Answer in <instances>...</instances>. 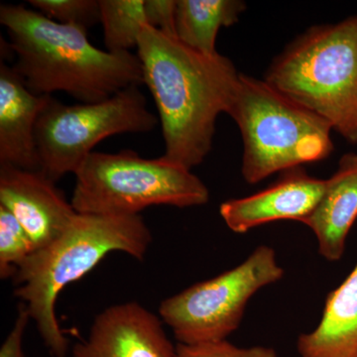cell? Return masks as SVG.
I'll list each match as a JSON object with an SVG mask.
<instances>
[{
    "label": "cell",
    "mask_w": 357,
    "mask_h": 357,
    "mask_svg": "<svg viewBox=\"0 0 357 357\" xmlns=\"http://www.w3.org/2000/svg\"><path fill=\"white\" fill-rule=\"evenodd\" d=\"M52 96L32 93L13 67L0 65V165L40 170L35 131Z\"/></svg>",
    "instance_id": "cell-12"
},
{
    "label": "cell",
    "mask_w": 357,
    "mask_h": 357,
    "mask_svg": "<svg viewBox=\"0 0 357 357\" xmlns=\"http://www.w3.org/2000/svg\"><path fill=\"white\" fill-rule=\"evenodd\" d=\"M139 86L93 103L67 105L52 96L35 131L40 171L57 183L76 173L93 148L109 136L154 130L159 119L148 109Z\"/></svg>",
    "instance_id": "cell-7"
},
{
    "label": "cell",
    "mask_w": 357,
    "mask_h": 357,
    "mask_svg": "<svg viewBox=\"0 0 357 357\" xmlns=\"http://www.w3.org/2000/svg\"><path fill=\"white\" fill-rule=\"evenodd\" d=\"M264 79L357 144V14L301 34Z\"/></svg>",
    "instance_id": "cell-4"
},
{
    "label": "cell",
    "mask_w": 357,
    "mask_h": 357,
    "mask_svg": "<svg viewBox=\"0 0 357 357\" xmlns=\"http://www.w3.org/2000/svg\"><path fill=\"white\" fill-rule=\"evenodd\" d=\"M151 243V231L139 215L77 213L62 236L20 265L13 277L15 296L25 305L52 356L66 357L69 351L55 311L63 289L115 251L142 260Z\"/></svg>",
    "instance_id": "cell-3"
},
{
    "label": "cell",
    "mask_w": 357,
    "mask_h": 357,
    "mask_svg": "<svg viewBox=\"0 0 357 357\" xmlns=\"http://www.w3.org/2000/svg\"><path fill=\"white\" fill-rule=\"evenodd\" d=\"M72 357H176L162 319L136 302L107 307L88 337L77 342Z\"/></svg>",
    "instance_id": "cell-10"
},
{
    "label": "cell",
    "mask_w": 357,
    "mask_h": 357,
    "mask_svg": "<svg viewBox=\"0 0 357 357\" xmlns=\"http://www.w3.org/2000/svg\"><path fill=\"white\" fill-rule=\"evenodd\" d=\"M137 56L158 110L161 157L192 170L210 154L218 117L229 112L241 74L225 56L204 55L149 25L141 32Z\"/></svg>",
    "instance_id": "cell-1"
},
{
    "label": "cell",
    "mask_w": 357,
    "mask_h": 357,
    "mask_svg": "<svg viewBox=\"0 0 357 357\" xmlns=\"http://www.w3.org/2000/svg\"><path fill=\"white\" fill-rule=\"evenodd\" d=\"M70 204L82 215H138L151 206H203L210 192L192 170L132 150L93 152L74 174Z\"/></svg>",
    "instance_id": "cell-6"
},
{
    "label": "cell",
    "mask_w": 357,
    "mask_h": 357,
    "mask_svg": "<svg viewBox=\"0 0 357 357\" xmlns=\"http://www.w3.org/2000/svg\"><path fill=\"white\" fill-rule=\"evenodd\" d=\"M176 357H278L271 347H253L243 349L227 340L198 344H178Z\"/></svg>",
    "instance_id": "cell-19"
},
{
    "label": "cell",
    "mask_w": 357,
    "mask_h": 357,
    "mask_svg": "<svg viewBox=\"0 0 357 357\" xmlns=\"http://www.w3.org/2000/svg\"><path fill=\"white\" fill-rule=\"evenodd\" d=\"M31 239L18 220L0 206V277L13 278L20 265L34 252Z\"/></svg>",
    "instance_id": "cell-17"
},
{
    "label": "cell",
    "mask_w": 357,
    "mask_h": 357,
    "mask_svg": "<svg viewBox=\"0 0 357 357\" xmlns=\"http://www.w3.org/2000/svg\"><path fill=\"white\" fill-rule=\"evenodd\" d=\"M30 319L25 305L20 303L13 328L0 347V357H26L23 351V337Z\"/></svg>",
    "instance_id": "cell-21"
},
{
    "label": "cell",
    "mask_w": 357,
    "mask_h": 357,
    "mask_svg": "<svg viewBox=\"0 0 357 357\" xmlns=\"http://www.w3.org/2000/svg\"><path fill=\"white\" fill-rule=\"evenodd\" d=\"M0 23L15 56L13 69L36 95L63 91L82 103H93L143 84L137 54L100 50L89 41L88 32L75 26L22 4H2Z\"/></svg>",
    "instance_id": "cell-2"
},
{
    "label": "cell",
    "mask_w": 357,
    "mask_h": 357,
    "mask_svg": "<svg viewBox=\"0 0 357 357\" xmlns=\"http://www.w3.org/2000/svg\"><path fill=\"white\" fill-rule=\"evenodd\" d=\"M284 274L276 251L258 246L238 266L164 300L160 319L172 328L178 344L225 340L241 325L248 301Z\"/></svg>",
    "instance_id": "cell-8"
},
{
    "label": "cell",
    "mask_w": 357,
    "mask_h": 357,
    "mask_svg": "<svg viewBox=\"0 0 357 357\" xmlns=\"http://www.w3.org/2000/svg\"><path fill=\"white\" fill-rule=\"evenodd\" d=\"M326 178L312 177L303 167L282 172L276 182L262 191L229 199L220 206V217L236 234L277 222H302L325 194Z\"/></svg>",
    "instance_id": "cell-11"
},
{
    "label": "cell",
    "mask_w": 357,
    "mask_h": 357,
    "mask_svg": "<svg viewBox=\"0 0 357 357\" xmlns=\"http://www.w3.org/2000/svg\"><path fill=\"white\" fill-rule=\"evenodd\" d=\"M227 114L241 130V174L248 184L333 153L331 124L265 79L241 74Z\"/></svg>",
    "instance_id": "cell-5"
},
{
    "label": "cell",
    "mask_w": 357,
    "mask_h": 357,
    "mask_svg": "<svg viewBox=\"0 0 357 357\" xmlns=\"http://www.w3.org/2000/svg\"><path fill=\"white\" fill-rule=\"evenodd\" d=\"M100 23L107 51L130 52L137 48L147 24L145 0H100Z\"/></svg>",
    "instance_id": "cell-16"
},
{
    "label": "cell",
    "mask_w": 357,
    "mask_h": 357,
    "mask_svg": "<svg viewBox=\"0 0 357 357\" xmlns=\"http://www.w3.org/2000/svg\"><path fill=\"white\" fill-rule=\"evenodd\" d=\"M28 3L51 20L86 32L100 23V0H29Z\"/></svg>",
    "instance_id": "cell-18"
},
{
    "label": "cell",
    "mask_w": 357,
    "mask_h": 357,
    "mask_svg": "<svg viewBox=\"0 0 357 357\" xmlns=\"http://www.w3.org/2000/svg\"><path fill=\"white\" fill-rule=\"evenodd\" d=\"M301 357H357V263L326 297L318 326L298 338Z\"/></svg>",
    "instance_id": "cell-14"
},
{
    "label": "cell",
    "mask_w": 357,
    "mask_h": 357,
    "mask_svg": "<svg viewBox=\"0 0 357 357\" xmlns=\"http://www.w3.org/2000/svg\"><path fill=\"white\" fill-rule=\"evenodd\" d=\"M357 218V154H344L337 170L326 178L325 194L311 215L302 220L317 237L319 255L328 261L342 259L347 238Z\"/></svg>",
    "instance_id": "cell-13"
},
{
    "label": "cell",
    "mask_w": 357,
    "mask_h": 357,
    "mask_svg": "<svg viewBox=\"0 0 357 357\" xmlns=\"http://www.w3.org/2000/svg\"><path fill=\"white\" fill-rule=\"evenodd\" d=\"M245 9L241 0H177L176 37L192 50L215 55L218 32L236 24Z\"/></svg>",
    "instance_id": "cell-15"
},
{
    "label": "cell",
    "mask_w": 357,
    "mask_h": 357,
    "mask_svg": "<svg viewBox=\"0 0 357 357\" xmlns=\"http://www.w3.org/2000/svg\"><path fill=\"white\" fill-rule=\"evenodd\" d=\"M177 0H145L147 24L176 37Z\"/></svg>",
    "instance_id": "cell-20"
},
{
    "label": "cell",
    "mask_w": 357,
    "mask_h": 357,
    "mask_svg": "<svg viewBox=\"0 0 357 357\" xmlns=\"http://www.w3.org/2000/svg\"><path fill=\"white\" fill-rule=\"evenodd\" d=\"M0 206L18 220L35 251L62 236L77 215L64 192L41 171L8 165H0Z\"/></svg>",
    "instance_id": "cell-9"
}]
</instances>
